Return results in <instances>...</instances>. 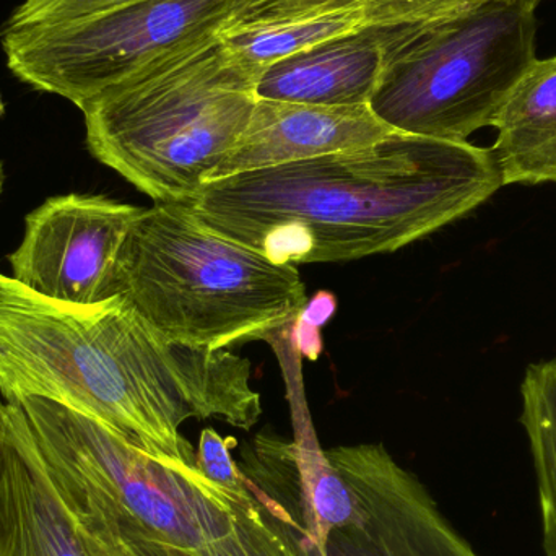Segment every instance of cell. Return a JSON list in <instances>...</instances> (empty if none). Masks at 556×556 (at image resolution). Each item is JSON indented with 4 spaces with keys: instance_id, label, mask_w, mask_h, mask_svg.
Wrapping results in <instances>:
<instances>
[{
    "instance_id": "obj_25",
    "label": "cell",
    "mask_w": 556,
    "mask_h": 556,
    "mask_svg": "<svg viewBox=\"0 0 556 556\" xmlns=\"http://www.w3.org/2000/svg\"><path fill=\"white\" fill-rule=\"evenodd\" d=\"M5 114V104H3L2 94H0V117Z\"/></svg>"
},
{
    "instance_id": "obj_20",
    "label": "cell",
    "mask_w": 556,
    "mask_h": 556,
    "mask_svg": "<svg viewBox=\"0 0 556 556\" xmlns=\"http://www.w3.org/2000/svg\"><path fill=\"white\" fill-rule=\"evenodd\" d=\"M233 438H222L214 428H205L195 451V466L211 482L233 495L247 492L248 482L243 470L231 456Z\"/></svg>"
},
{
    "instance_id": "obj_19",
    "label": "cell",
    "mask_w": 556,
    "mask_h": 556,
    "mask_svg": "<svg viewBox=\"0 0 556 556\" xmlns=\"http://www.w3.org/2000/svg\"><path fill=\"white\" fill-rule=\"evenodd\" d=\"M130 2L136 0H23L0 26V36L88 18Z\"/></svg>"
},
{
    "instance_id": "obj_12",
    "label": "cell",
    "mask_w": 556,
    "mask_h": 556,
    "mask_svg": "<svg viewBox=\"0 0 556 556\" xmlns=\"http://www.w3.org/2000/svg\"><path fill=\"white\" fill-rule=\"evenodd\" d=\"M0 556H90L15 402L0 451Z\"/></svg>"
},
{
    "instance_id": "obj_6",
    "label": "cell",
    "mask_w": 556,
    "mask_h": 556,
    "mask_svg": "<svg viewBox=\"0 0 556 556\" xmlns=\"http://www.w3.org/2000/svg\"><path fill=\"white\" fill-rule=\"evenodd\" d=\"M39 456L93 486L147 534L175 547L199 548L227 538L235 525L233 495L198 467L165 463L108 425L58 402H15Z\"/></svg>"
},
{
    "instance_id": "obj_16",
    "label": "cell",
    "mask_w": 556,
    "mask_h": 556,
    "mask_svg": "<svg viewBox=\"0 0 556 556\" xmlns=\"http://www.w3.org/2000/svg\"><path fill=\"white\" fill-rule=\"evenodd\" d=\"M489 2L493 0H238L225 26L266 25L356 9L365 10L375 25H408L451 18Z\"/></svg>"
},
{
    "instance_id": "obj_1",
    "label": "cell",
    "mask_w": 556,
    "mask_h": 556,
    "mask_svg": "<svg viewBox=\"0 0 556 556\" xmlns=\"http://www.w3.org/2000/svg\"><path fill=\"white\" fill-rule=\"evenodd\" d=\"M0 392L88 415L165 463L195 466L189 418L251 430L263 415L251 362L230 350L179 345L126 298L49 300L0 273Z\"/></svg>"
},
{
    "instance_id": "obj_21",
    "label": "cell",
    "mask_w": 556,
    "mask_h": 556,
    "mask_svg": "<svg viewBox=\"0 0 556 556\" xmlns=\"http://www.w3.org/2000/svg\"><path fill=\"white\" fill-rule=\"evenodd\" d=\"M337 309V300L329 291H319L316 296L307 300L306 306L301 311L298 319L294 320L293 340L294 346L304 358H319L323 352V339H320V327L333 316Z\"/></svg>"
},
{
    "instance_id": "obj_9",
    "label": "cell",
    "mask_w": 556,
    "mask_h": 556,
    "mask_svg": "<svg viewBox=\"0 0 556 556\" xmlns=\"http://www.w3.org/2000/svg\"><path fill=\"white\" fill-rule=\"evenodd\" d=\"M142 207L104 195L46 199L25 217L22 243L9 256L13 280L49 300H110L114 267Z\"/></svg>"
},
{
    "instance_id": "obj_24",
    "label": "cell",
    "mask_w": 556,
    "mask_h": 556,
    "mask_svg": "<svg viewBox=\"0 0 556 556\" xmlns=\"http://www.w3.org/2000/svg\"><path fill=\"white\" fill-rule=\"evenodd\" d=\"M3 185H5V172H3V163L0 162V198H2Z\"/></svg>"
},
{
    "instance_id": "obj_3",
    "label": "cell",
    "mask_w": 556,
    "mask_h": 556,
    "mask_svg": "<svg viewBox=\"0 0 556 556\" xmlns=\"http://www.w3.org/2000/svg\"><path fill=\"white\" fill-rule=\"evenodd\" d=\"M260 74L220 31L198 39L80 108L88 152L155 204H185L243 136Z\"/></svg>"
},
{
    "instance_id": "obj_22",
    "label": "cell",
    "mask_w": 556,
    "mask_h": 556,
    "mask_svg": "<svg viewBox=\"0 0 556 556\" xmlns=\"http://www.w3.org/2000/svg\"><path fill=\"white\" fill-rule=\"evenodd\" d=\"M5 408L7 402L2 392H0V451H2L3 433H5Z\"/></svg>"
},
{
    "instance_id": "obj_11",
    "label": "cell",
    "mask_w": 556,
    "mask_h": 556,
    "mask_svg": "<svg viewBox=\"0 0 556 556\" xmlns=\"http://www.w3.org/2000/svg\"><path fill=\"white\" fill-rule=\"evenodd\" d=\"M365 106H316L260 100L233 152L214 179L349 152L394 134Z\"/></svg>"
},
{
    "instance_id": "obj_4",
    "label": "cell",
    "mask_w": 556,
    "mask_h": 556,
    "mask_svg": "<svg viewBox=\"0 0 556 556\" xmlns=\"http://www.w3.org/2000/svg\"><path fill=\"white\" fill-rule=\"evenodd\" d=\"M117 294L165 339L211 350L273 339L307 303L296 267L215 233L175 202L134 222L114 267Z\"/></svg>"
},
{
    "instance_id": "obj_17",
    "label": "cell",
    "mask_w": 556,
    "mask_h": 556,
    "mask_svg": "<svg viewBox=\"0 0 556 556\" xmlns=\"http://www.w3.org/2000/svg\"><path fill=\"white\" fill-rule=\"evenodd\" d=\"M521 392V421L538 473L544 552L556 556V359L529 366Z\"/></svg>"
},
{
    "instance_id": "obj_14",
    "label": "cell",
    "mask_w": 556,
    "mask_h": 556,
    "mask_svg": "<svg viewBox=\"0 0 556 556\" xmlns=\"http://www.w3.org/2000/svg\"><path fill=\"white\" fill-rule=\"evenodd\" d=\"M493 127L503 185L556 182V55L532 62Z\"/></svg>"
},
{
    "instance_id": "obj_13",
    "label": "cell",
    "mask_w": 556,
    "mask_h": 556,
    "mask_svg": "<svg viewBox=\"0 0 556 556\" xmlns=\"http://www.w3.org/2000/svg\"><path fill=\"white\" fill-rule=\"evenodd\" d=\"M391 29L368 26L274 62L261 71L256 97L316 106L369 104L384 67Z\"/></svg>"
},
{
    "instance_id": "obj_7",
    "label": "cell",
    "mask_w": 556,
    "mask_h": 556,
    "mask_svg": "<svg viewBox=\"0 0 556 556\" xmlns=\"http://www.w3.org/2000/svg\"><path fill=\"white\" fill-rule=\"evenodd\" d=\"M238 0H136L46 28L0 36L23 84L80 110L101 91L198 39L220 31Z\"/></svg>"
},
{
    "instance_id": "obj_8",
    "label": "cell",
    "mask_w": 556,
    "mask_h": 556,
    "mask_svg": "<svg viewBox=\"0 0 556 556\" xmlns=\"http://www.w3.org/2000/svg\"><path fill=\"white\" fill-rule=\"evenodd\" d=\"M238 466L250 490L230 534L185 548L147 534L93 486L45 463L78 534L114 556H326L304 502L293 441L257 434Z\"/></svg>"
},
{
    "instance_id": "obj_15",
    "label": "cell",
    "mask_w": 556,
    "mask_h": 556,
    "mask_svg": "<svg viewBox=\"0 0 556 556\" xmlns=\"http://www.w3.org/2000/svg\"><path fill=\"white\" fill-rule=\"evenodd\" d=\"M368 26L378 25L365 10H337L266 25L225 26L220 29V36L241 61L263 71L281 59L306 51L320 42L362 31Z\"/></svg>"
},
{
    "instance_id": "obj_18",
    "label": "cell",
    "mask_w": 556,
    "mask_h": 556,
    "mask_svg": "<svg viewBox=\"0 0 556 556\" xmlns=\"http://www.w3.org/2000/svg\"><path fill=\"white\" fill-rule=\"evenodd\" d=\"M294 456L304 502L313 518L317 538L326 544L330 529L349 525L355 518V498L326 450L317 443L306 410L293 404Z\"/></svg>"
},
{
    "instance_id": "obj_10",
    "label": "cell",
    "mask_w": 556,
    "mask_h": 556,
    "mask_svg": "<svg viewBox=\"0 0 556 556\" xmlns=\"http://www.w3.org/2000/svg\"><path fill=\"white\" fill-rule=\"evenodd\" d=\"M326 454L356 506L349 525L327 532L326 556H482L382 444L339 446Z\"/></svg>"
},
{
    "instance_id": "obj_5",
    "label": "cell",
    "mask_w": 556,
    "mask_h": 556,
    "mask_svg": "<svg viewBox=\"0 0 556 556\" xmlns=\"http://www.w3.org/2000/svg\"><path fill=\"white\" fill-rule=\"evenodd\" d=\"M542 0H493L437 22L392 26L369 108L395 132L466 142L495 124L531 67Z\"/></svg>"
},
{
    "instance_id": "obj_2",
    "label": "cell",
    "mask_w": 556,
    "mask_h": 556,
    "mask_svg": "<svg viewBox=\"0 0 556 556\" xmlns=\"http://www.w3.org/2000/svg\"><path fill=\"white\" fill-rule=\"evenodd\" d=\"M492 150L394 132L363 149L205 182L186 207L277 264L394 253L503 188Z\"/></svg>"
},
{
    "instance_id": "obj_23",
    "label": "cell",
    "mask_w": 556,
    "mask_h": 556,
    "mask_svg": "<svg viewBox=\"0 0 556 556\" xmlns=\"http://www.w3.org/2000/svg\"><path fill=\"white\" fill-rule=\"evenodd\" d=\"M81 541H84L85 547H87L88 554H90V556H114L111 555L110 552L103 551V548L98 547L97 544H93V542L88 541V539L81 538Z\"/></svg>"
}]
</instances>
